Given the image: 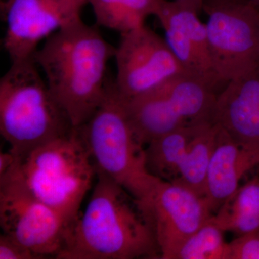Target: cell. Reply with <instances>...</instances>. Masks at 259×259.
<instances>
[{"mask_svg": "<svg viewBox=\"0 0 259 259\" xmlns=\"http://www.w3.org/2000/svg\"><path fill=\"white\" fill-rule=\"evenodd\" d=\"M66 231L59 259H161L146 206L103 175Z\"/></svg>", "mask_w": 259, "mask_h": 259, "instance_id": "obj_1", "label": "cell"}, {"mask_svg": "<svg viewBox=\"0 0 259 259\" xmlns=\"http://www.w3.org/2000/svg\"><path fill=\"white\" fill-rule=\"evenodd\" d=\"M116 48L82 20L48 37L33 60L71 125L88 122L106 96L107 69Z\"/></svg>", "mask_w": 259, "mask_h": 259, "instance_id": "obj_2", "label": "cell"}, {"mask_svg": "<svg viewBox=\"0 0 259 259\" xmlns=\"http://www.w3.org/2000/svg\"><path fill=\"white\" fill-rule=\"evenodd\" d=\"M38 69L13 62L0 80V132L18 157L74 128Z\"/></svg>", "mask_w": 259, "mask_h": 259, "instance_id": "obj_3", "label": "cell"}, {"mask_svg": "<svg viewBox=\"0 0 259 259\" xmlns=\"http://www.w3.org/2000/svg\"><path fill=\"white\" fill-rule=\"evenodd\" d=\"M96 170L146 202L159 180L148 171L145 146L130 120L125 103L110 79L106 96L94 115L77 127Z\"/></svg>", "mask_w": 259, "mask_h": 259, "instance_id": "obj_4", "label": "cell"}, {"mask_svg": "<svg viewBox=\"0 0 259 259\" xmlns=\"http://www.w3.org/2000/svg\"><path fill=\"white\" fill-rule=\"evenodd\" d=\"M20 176L32 193L71 226L96 178V170L77 127L18 156Z\"/></svg>", "mask_w": 259, "mask_h": 259, "instance_id": "obj_5", "label": "cell"}, {"mask_svg": "<svg viewBox=\"0 0 259 259\" xmlns=\"http://www.w3.org/2000/svg\"><path fill=\"white\" fill-rule=\"evenodd\" d=\"M218 94L205 81L183 74L141 96L122 100L135 131L146 147L175 130L213 120Z\"/></svg>", "mask_w": 259, "mask_h": 259, "instance_id": "obj_6", "label": "cell"}, {"mask_svg": "<svg viewBox=\"0 0 259 259\" xmlns=\"http://www.w3.org/2000/svg\"><path fill=\"white\" fill-rule=\"evenodd\" d=\"M203 10L213 68L221 83L259 66V8L250 0H205Z\"/></svg>", "mask_w": 259, "mask_h": 259, "instance_id": "obj_7", "label": "cell"}, {"mask_svg": "<svg viewBox=\"0 0 259 259\" xmlns=\"http://www.w3.org/2000/svg\"><path fill=\"white\" fill-rule=\"evenodd\" d=\"M0 225L3 233L28 246L42 258H56L64 246L67 224L40 200L20 176L18 158L0 175Z\"/></svg>", "mask_w": 259, "mask_h": 259, "instance_id": "obj_8", "label": "cell"}, {"mask_svg": "<svg viewBox=\"0 0 259 259\" xmlns=\"http://www.w3.org/2000/svg\"><path fill=\"white\" fill-rule=\"evenodd\" d=\"M220 126L213 120L180 127L145 147L148 171L158 180L204 196L206 176Z\"/></svg>", "mask_w": 259, "mask_h": 259, "instance_id": "obj_9", "label": "cell"}, {"mask_svg": "<svg viewBox=\"0 0 259 259\" xmlns=\"http://www.w3.org/2000/svg\"><path fill=\"white\" fill-rule=\"evenodd\" d=\"M116 90L125 101L187 74L165 38L144 26L121 34L115 57Z\"/></svg>", "mask_w": 259, "mask_h": 259, "instance_id": "obj_10", "label": "cell"}, {"mask_svg": "<svg viewBox=\"0 0 259 259\" xmlns=\"http://www.w3.org/2000/svg\"><path fill=\"white\" fill-rule=\"evenodd\" d=\"M90 0H3V47L12 63L33 59L42 41L81 20Z\"/></svg>", "mask_w": 259, "mask_h": 259, "instance_id": "obj_11", "label": "cell"}, {"mask_svg": "<svg viewBox=\"0 0 259 259\" xmlns=\"http://www.w3.org/2000/svg\"><path fill=\"white\" fill-rule=\"evenodd\" d=\"M142 203L152 220L161 259H175L186 240L213 215L204 196L164 181Z\"/></svg>", "mask_w": 259, "mask_h": 259, "instance_id": "obj_12", "label": "cell"}, {"mask_svg": "<svg viewBox=\"0 0 259 259\" xmlns=\"http://www.w3.org/2000/svg\"><path fill=\"white\" fill-rule=\"evenodd\" d=\"M155 16L165 32V40L187 74L217 88L205 23L190 5L179 0H162Z\"/></svg>", "mask_w": 259, "mask_h": 259, "instance_id": "obj_13", "label": "cell"}, {"mask_svg": "<svg viewBox=\"0 0 259 259\" xmlns=\"http://www.w3.org/2000/svg\"><path fill=\"white\" fill-rule=\"evenodd\" d=\"M259 167V145L233 139L220 127L206 176L204 198L213 215Z\"/></svg>", "mask_w": 259, "mask_h": 259, "instance_id": "obj_14", "label": "cell"}, {"mask_svg": "<svg viewBox=\"0 0 259 259\" xmlns=\"http://www.w3.org/2000/svg\"><path fill=\"white\" fill-rule=\"evenodd\" d=\"M213 120L233 139L259 145V66L226 83L218 94Z\"/></svg>", "mask_w": 259, "mask_h": 259, "instance_id": "obj_15", "label": "cell"}, {"mask_svg": "<svg viewBox=\"0 0 259 259\" xmlns=\"http://www.w3.org/2000/svg\"><path fill=\"white\" fill-rule=\"evenodd\" d=\"M213 217L237 236L259 231V175L243 182Z\"/></svg>", "mask_w": 259, "mask_h": 259, "instance_id": "obj_16", "label": "cell"}, {"mask_svg": "<svg viewBox=\"0 0 259 259\" xmlns=\"http://www.w3.org/2000/svg\"><path fill=\"white\" fill-rule=\"evenodd\" d=\"M162 0H90L98 26L121 34L144 26Z\"/></svg>", "mask_w": 259, "mask_h": 259, "instance_id": "obj_17", "label": "cell"}, {"mask_svg": "<svg viewBox=\"0 0 259 259\" xmlns=\"http://www.w3.org/2000/svg\"><path fill=\"white\" fill-rule=\"evenodd\" d=\"M213 215L180 247L175 259H230V245Z\"/></svg>", "mask_w": 259, "mask_h": 259, "instance_id": "obj_18", "label": "cell"}, {"mask_svg": "<svg viewBox=\"0 0 259 259\" xmlns=\"http://www.w3.org/2000/svg\"><path fill=\"white\" fill-rule=\"evenodd\" d=\"M229 245L230 259H259V231L237 236Z\"/></svg>", "mask_w": 259, "mask_h": 259, "instance_id": "obj_19", "label": "cell"}, {"mask_svg": "<svg viewBox=\"0 0 259 259\" xmlns=\"http://www.w3.org/2000/svg\"><path fill=\"white\" fill-rule=\"evenodd\" d=\"M42 258L15 238L3 233L0 236V259Z\"/></svg>", "mask_w": 259, "mask_h": 259, "instance_id": "obj_20", "label": "cell"}, {"mask_svg": "<svg viewBox=\"0 0 259 259\" xmlns=\"http://www.w3.org/2000/svg\"><path fill=\"white\" fill-rule=\"evenodd\" d=\"M18 156L10 151L0 153V175H4L13 167Z\"/></svg>", "mask_w": 259, "mask_h": 259, "instance_id": "obj_21", "label": "cell"}, {"mask_svg": "<svg viewBox=\"0 0 259 259\" xmlns=\"http://www.w3.org/2000/svg\"><path fill=\"white\" fill-rule=\"evenodd\" d=\"M179 1L185 3L186 4L190 5L192 8L200 13L201 10H203L204 2L205 0H179Z\"/></svg>", "mask_w": 259, "mask_h": 259, "instance_id": "obj_22", "label": "cell"}, {"mask_svg": "<svg viewBox=\"0 0 259 259\" xmlns=\"http://www.w3.org/2000/svg\"><path fill=\"white\" fill-rule=\"evenodd\" d=\"M250 1L259 8V0H250Z\"/></svg>", "mask_w": 259, "mask_h": 259, "instance_id": "obj_23", "label": "cell"}]
</instances>
